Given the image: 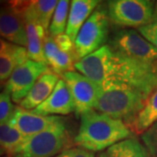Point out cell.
<instances>
[{
  "label": "cell",
  "mask_w": 157,
  "mask_h": 157,
  "mask_svg": "<svg viewBox=\"0 0 157 157\" xmlns=\"http://www.w3.org/2000/svg\"><path fill=\"white\" fill-rule=\"evenodd\" d=\"M133 134L123 121L94 109L80 115V124L74 143L90 151H102L121 140L132 138Z\"/></svg>",
  "instance_id": "cell-1"
},
{
  "label": "cell",
  "mask_w": 157,
  "mask_h": 157,
  "mask_svg": "<svg viewBox=\"0 0 157 157\" xmlns=\"http://www.w3.org/2000/svg\"><path fill=\"white\" fill-rule=\"evenodd\" d=\"M147 98L129 85L117 80H107L100 85L95 110L113 119L123 121L130 128L145 106Z\"/></svg>",
  "instance_id": "cell-2"
},
{
  "label": "cell",
  "mask_w": 157,
  "mask_h": 157,
  "mask_svg": "<svg viewBox=\"0 0 157 157\" xmlns=\"http://www.w3.org/2000/svg\"><path fill=\"white\" fill-rule=\"evenodd\" d=\"M65 118L39 134L26 137L17 155L20 157H55L70 147V135Z\"/></svg>",
  "instance_id": "cell-3"
},
{
  "label": "cell",
  "mask_w": 157,
  "mask_h": 157,
  "mask_svg": "<svg viewBox=\"0 0 157 157\" xmlns=\"http://www.w3.org/2000/svg\"><path fill=\"white\" fill-rule=\"evenodd\" d=\"M115 54L116 71L113 80L129 85L147 97L156 91L157 59L144 61L122 56L117 52Z\"/></svg>",
  "instance_id": "cell-4"
},
{
  "label": "cell",
  "mask_w": 157,
  "mask_h": 157,
  "mask_svg": "<svg viewBox=\"0 0 157 157\" xmlns=\"http://www.w3.org/2000/svg\"><path fill=\"white\" fill-rule=\"evenodd\" d=\"M109 17L106 9L99 6L85 22L76 37L74 45L78 59L103 47L109 35Z\"/></svg>",
  "instance_id": "cell-5"
},
{
  "label": "cell",
  "mask_w": 157,
  "mask_h": 157,
  "mask_svg": "<svg viewBox=\"0 0 157 157\" xmlns=\"http://www.w3.org/2000/svg\"><path fill=\"white\" fill-rule=\"evenodd\" d=\"M155 4L149 0L108 1L109 20L118 26L140 28L154 20Z\"/></svg>",
  "instance_id": "cell-6"
},
{
  "label": "cell",
  "mask_w": 157,
  "mask_h": 157,
  "mask_svg": "<svg viewBox=\"0 0 157 157\" xmlns=\"http://www.w3.org/2000/svg\"><path fill=\"white\" fill-rule=\"evenodd\" d=\"M75 70L96 84L101 85L114 78L116 54L109 45L80 59L74 65Z\"/></svg>",
  "instance_id": "cell-7"
},
{
  "label": "cell",
  "mask_w": 157,
  "mask_h": 157,
  "mask_svg": "<svg viewBox=\"0 0 157 157\" xmlns=\"http://www.w3.org/2000/svg\"><path fill=\"white\" fill-rule=\"evenodd\" d=\"M109 46L122 56L151 61L157 59V48L134 29L119 31L110 40Z\"/></svg>",
  "instance_id": "cell-8"
},
{
  "label": "cell",
  "mask_w": 157,
  "mask_h": 157,
  "mask_svg": "<svg viewBox=\"0 0 157 157\" xmlns=\"http://www.w3.org/2000/svg\"><path fill=\"white\" fill-rule=\"evenodd\" d=\"M51 72L52 71L47 65L28 59L13 71L5 85V89L10 93L12 101L18 104L27 95L39 77Z\"/></svg>",
  "instance_id": "cell-9"
},
{
  "label": "cell",
  "mask_w": 157,
  "mask_h": 157,
  "mask_svg": "<svg viewBox=\"0 0 157 157\" xmlns=\"http://www.w3.org/2000/svg\"><path fill=\"white\" fill-rule=\"evenodd\" d=\"M60 76L71 92L77 115L80 116L85 113L95 109L100 85L75 71L66 72Z\"/></svg>",
  "instance_id": "cell-10"
},
{
  "label": "cell",
  "mask_w": 157,
  "mask_h": 157,
  "mask_svg": "<svg viewBox=\"0 0 157 157\" xmlns=\"http://www.w3.org/2000/svg\"><path fill=\"white\" fill-rule=\"evenodd\" d=\"M75 111L71 92L66 82L60 78L51 95L32 112L43 116L67 115Z\"/></svg>",
  "instance_id": "cell-11"
},
{
  "label": "cell",
  "mask_w": 157,
  "mask_h": 157,
  "mask_svg": "<svg viewBox=\"0 0 157 157\" xmlns=\"http://www.w3.org/2000/svg\"><path fill=\"white\" fill-rule=\"evenodd\" d=\"M61 116H43L32 111L16 107V110L8 123L15 128L24 136L29 137L44 131L52 124L61 120Z\"/></svg>",
  "instance_id": "cell-12"
},
{
  "label": "cell",
  "mask_w": 157,
  "mask_h": 157,
  "mask_svg": "<svg viewBox=\"0 0 157 157\" xmlns=\"http://www.w3.org/2000/svg\"><path fill=\"white\" fill-rule=\"evenodd\" d=\"M0 37L18 46H27L25 23L9 6L0 8Z\"/></svg>",
  "instance_id": "cell-13"
},
{
  "label": "cell",
  "mask_w": 157,
  "mask_h": 157,
  "mask_svg": "<svg viewBox=\"0 0 157 157\" xmlns=\"http://www.w3.org/2000/svg\"><path fill=\"white\" fill-rule=\"evenodd\" d=\"M44 52L48 67L59 76L66 72L74 71V65L79 60L76 52H67L60 50L50 34L45 38Z\"/></svg>",
  "instance_id": "cell-14"
},
{
  "label": "cell",
  "mask_w": 157,
  "mask_h": 157,
  "mask_svg": "<svg viewBox=\"0 0 157 157\" xmlns=\"http://www.w3.org/2000/svg\"><path fill=\"white\" fill-rule=\"evenodd\" d=\"M59 79V76L53 72L43 74L36 81L27 95L18 103V107L27 111H33L51 95Z\"/></svg>",
  "instance_id": "cell-15"
},
{
  "label": "cell",
  "mask_w": 157,
  "mask_h": 157,
  "mask_svg": "<svg viewBox=\"0 0 157 157\" xmlns=\"http://www.w3.org/2000/svg\"><path fill=\"white\" fill-rule=\"evenodd\" d=\"M98 0H73L68 15L67 34L75 42L76 37L85 22L99 6Z\"/></svg>",
  "instance_id": "cell-16"
},
{
  "label": "cell",
  "mask_w": 157,
  "mask_h": 157,
  "mask_svg": "<svg viewBox=\"0 0 157 157\" xmlns=\"http://www.w3.org/2000/svg\"><path fill=\"white\" fill-rule=\"evenodd\" d=\"M59 1L56 0H36L31 1L30 6L23 14L25 22H33L41 25L49 33L51 21Z\"/></svg>",
  "instance_id": "cell-17"
},
{
  "label": "cell",
  "mask_w": 157,
  "mask_h": 157,
  "mask_svg": "<svg viewBox=\"0 0 157 157\" xmlns=\"http://www.w3.org/2000/svg\"><path fill=\"white\" fill-rule=\"evenodd\" d=\"M25 23L27 37L26 50L29 59L47 65L44 52V45L45 38L47 37V35H49V33L45 31V28H43L41 25H39L35 23Z\"/></svg>",
  "instance_id": "cell-18"
},
{
  "label": "cell",
  "mask_w": 157,
  "mask_h": 157,
  "mask_svg": "<svg viewBox=\"0 0 157 157\" xmlns=\"http://www.w3.org/2000/svg\"><path fill=\"white\" fill-rule=\"evenodd\" d=\"M157 121V90L147 98L145 106L135 117L130 128L136 135H141Z\"/></svg>",
  "instance_id": "cell-19"
},
{
  "label": "cell",
  "mask_w": 157,
  "mask_h": 157,
  "mask_svg": "<svg viewBox=\"0 0 157 157\" xmlns=\"http://www.w3.org/2000/svg\"><path fill=\"white\" fill-rule=\"evenodd\" d=\"M25 139V136L9 123H0V147L6 150L7 155L16 156Z\"/></svg>",
  "instance_id": "cell-20"
},
{
  "label": "cell",
  "mask_w": 157,
  "mask_h": 157,
  "mask_svg": "<svg viewBox=\"0 0 157 157\" xmlns=\"http://www.w3.org/2000/svg\"><path fill=\"white\" fill-rule=\"evenodd\" d=\"M106 154L108 157H150L143 144L133 137L113 145Z\"/></svg>",
  "instance_id": "cell-21"
},
{
  "label": "cell",
  "mask_w": 157,
  "mask_h": 157,
  "mask_svg": "<svg viewBox=\"0 0 157 157\" xmlns=\"http://www.w3.org/2000/svg\"><path fill=\"white\" fill-rule=\"evenodd\" d=\"M29 59L25 47L19 46L11 52L0 54V82L8 80L16 68Z\"/></svg>",
  "instance_id": "cell-22"
},
{
  "label": "cell",
  "mask_w": 157,
  "mask_h": 157,
  "mask_svg": "<svg viewBox=\"0 0 157 157\" xmlns=\"http://www.w3.org/2000/svg\"><path fill=\"white\" fill-rule=\"evenodd\" d=\"M69 5L70 1L68 0L59 1L49 27V34L52 37H56L58 35L63 34L67 30L69 15Z\"/></svg>",
  "instance_id": "cell-23"
},
{
  "label": "cell",
  "mask_w": 157,
  "mask_h": 157,
  "mask_svg": "<svg viewBox=\"0 0 157 157\" xmlns=\"http://www.w3.org/2000/svg\"><path fill=\"white\" fill-rule=\"evenodd\" d=\"M15 110L16 107L12 103L10 93L6 89L0 92V123H8Z\"/></svg>",
  "instance_id": "cell-24"
},
{
  "label": "cell",
  "mask_w": 157,
  "mask_h": 157,
  "mask_svg": "<svg viewBox=\"0 0 157 157\" xmlns=\"http://www.w3.org/2000/svg\"><path fill=\"white\" fill-rule=\"evenodd\" d=\"M140 139L150 157H157V121L140 135Z\"/></svg>",
  "instance_id": "cell-25"
},
{
  "label": "cell",
  "mask_w": 157,
  "mask_h": 157,
  "mask_svg": "<svg viewBox=\"0 0 157 157\" xmlns=\"http://www.w3.org/2000/svg\"><path fill=\"white\" fill-rule=\"evenodd\" d=\"M138 32L157 48V19L138 28Z\"/></svg>",
  "instance_id": "cell-26"
},
{
  "label": "cell",
  "mask_w": 157,
  "mask_h": 157,
  "mask_svg": "<svg viewBox=\"0 0 157 157\" xmlns=\"http://www.w3.org/2000/svg\"><path fill=\"white\" fill-rule=\"evenodd\" d=\"M55 157H95V153L80 147H68Z\"/></svg>",
  "instance_id": "cell-27"
},
{
  "label": "cell",
  "mask_w": 157,
  "mask_h": 157,
  "mask_svg": "<svg viewBox=\"0 0 157 157\" xmlns=\"http://www.w3.org/2000/svg\"><path fill=\"white\" fill-rule=\"evenodd\" d=\"M56 45L60 50L67 52H76L74 42L69 38L67 34H60L56 37H52Z\"/></svg>",
  "instance_id": "cell-28"
},
{
  "label": "cell",
  "mask_w": 157,
  "mask_h": 157,
  "mask_svg": "<svg viewBox=\"0 0 157 157\" xmlns=\"http://www.w3.org/2000/svg\"><path fill=\"white\" fill-rule=\"evenodd\" d=\"M18 47H19L18 45H14V44H12V43H10L9 41L2 39L0 37V54L14 52V51L17 50Z\"/></svg>",
  "instance_id": "cell-29"
},
{
  "label": "cell",
  "mask_w": 157,
  "mask_h": 157,
  "mask_svg": "<svg viewBox=\"0 0 157 157\" xmlns=\"http://www.w3.org/2000/svg\"><path fill=\"white\" fill-rule=\"evenodd\" d=\"M157 19V1L155 4V8H154V20Z\"/></svg>",
  "instance_id": "cell-30"
},
{
  "label": "cell",
  "mask_w": 157,
  "mask_h": 157,
  "mask_svg": "<svg viewBox=\"0 0 157 157\" xmlns=\"http://www.w3.org/2000/svg\"><path fill=\"white\" fill-rule=\"evenodd\" d=\"M5 155H6V150H5L3 147H0V157H4Z\"/></svg>",
  "instance_id": "cell-31"
},
{
  "label": "cell",
  "mask_w": 157,
  "mask_h": 157,
  "mask_svg": "<svg viewBox=\"0 0 157 157\" xmlns=\"http://www.w3.org/2000/svg\"><path fill=\"white\" fill-rule=\"evenodd\" d=\"M97 157H108V156H107L106 153H104V152H101V153H100V154L97 155Z\"/></svg>",
  "instance_id": "cell-32"
},
{
  "label": "cell",
  "mask_w": 157,
  "mask_h": 157,
  "mask_svg": "<svg viewBox=\"0 0 157 157\" xmlns=\"http://www.w3.org/2000/svg\"><path fill=\"white\" fill-rule=\"evenodd\" d=\"M3 86H4V83L0 82V91H1V89L3 88Z\"/></svg>",
  "instance_id": "cell-33"
},
{
  "label": "cell",
  "mask_w": 157,
  "mask_h": 157,
  "mask_svg": "<svg viewBox=\"0 0 157 157\" xmlns=\"http://www.w3.org/2000/svg\"><path fill=\"white\" fill-rule=\"evenodd\" d=\"M4 157H11V156H9V155H5Z\"/></svg>",
  "instance_id": "cell-34"
},
{
  "label": "cell",
  "mask_w": 157,
  "mask_h": 157,
  "mask_svg": "<svg viewBox=\"0 0 157 157\" xmlns=\"http://www.w3.org/2000/svg\"><path fill=\"white\" fill-rule=\"evenodd\" d=\"M14 157H20L19 155H16V156H14Z\"/></svg>",
  "instance_id": "cell-35"
}]
</instances>
